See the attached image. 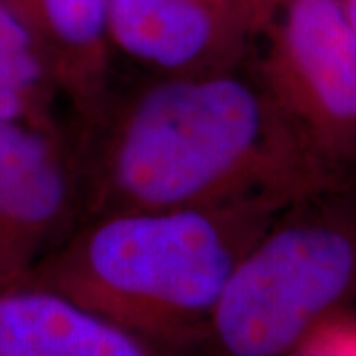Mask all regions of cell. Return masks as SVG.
I'll return each mask as SVG.
<instances>
[{"label": "cell", "instance_id": "30bf717a", "mask_svg": "<svg viewBox=\"0 0 356 356\" xmlns=\"http://www.w3.org/2000/svg\"><path fill=\"white\" fill-rule=\"evenodd\" d=\"M299 356H356V331L344 327L343 317L325 327Z\"/></svg>", "mask_w": 356, "mask_h": 356}, {"label": "cell", "instance_id": "7a4b0ae2", "mask_svg": "<svg viewBox=\"0 0 356 356\" xmlns=\"http://www.w3.org/2000/svg\"><path fill=\"white\" fill-rule=\"evenodd\" d=\"M283 210L245 202L83 216L24 283L62 293L154 343L198 355L234 267Z\"/></svg>", "mask_w": 356, "mask_h": 356}, {"label": "cell", "instance_id": "7c38bea8", "mask_svg": "<svg viewBox=\"0 0 356 356\" xmlns=\"http://www.w3.org/2000/svg\"><path fill=\"white\" fill-rule=\"evenodd\" d=\"M339 2H341L344 18H346V22H348V26H350V30H353V34H355L356 38V0H339Z\"/></svg>", "mask_w": 356, "mask_h": 356}, {"label": "cell", "instance_id": "9c48e42d", "mask_svg": "<svg viewBox=\"0 0 356 356\" xmlns=\"http://www.w3.org/2000/svg\"><path fill=\"white\" fill-rule=\"evenodd\" d=\"M0 121L67 133L79 123L48 51L8 0H0Z\"/></svg>", "mask_w": 356, "mask_h": 356}, {"label": "cell", "instance_id": "52a82bcc", "mask_svg": "<svg viewBox=\"0 0 356 356\" xmlns=\"http://www.w3.org/2000/svg\"><path fill=\"white\" fill-rule=\"evenodd\" d=\"M0 356H198L168 348L36 283L0 289Z\"/></svg>", "mask_w": 356, "mask_h": 356}, {"label": "cell", "instance_id": "8992f818", "mask_svg": "<svg viewBox=\"0 0 356 356\" xmlns=\"http://www.w3.org/2000/svg\"><path fill=\"white\" fill-rule=\"evenodd\" d=\"M261 34L250 0H111L109 40L140 76H180L248 62Z\"/></svg>", "mask_w": 356, "mask_h": 356}, {"label": "cell", "instance_id": "3957f363", "mask_svg": "<svg viewBox=\"0 0 356 356\" xmlns=\"http://www.w3.org/2000/svg\"><path fill=\"white\" fill-rule=\"evenodd\" d=\"M355 186L273 218L234 267L198 356H299L356 299Z\"/></svg>", "mask_w": 356, "mask_h": 356}, {"label": "cell", "instance_id": "5b68a950", "mask_svg": "<svg viewBox=\"0 0 356 356\" xmlns=\"http://www.w3.org/2000/svg\"><path fill=\"white\" fill-rule=\"evenodd\" d=\"M81 218L76 137L0 121V289L30 280Z\"/></svg>", "mask_w": 356, "mask_h": 356}, {"label": "cell", "instance_id": "ba28073f", "mask_svg": "<svg viewBox=\"0 0 356 356\" xmlns=\"http://www.w3.org/2000/svg\"><path fill=\"white\" fill-rule=\"evenodd\" d=\"M36 34L65 89L79 131L113 89L111 0H8Z\"/></svg>", "mask_w": 356, "mask_h": 356}, {"label": "cell", "instance_id": "6da1fadb", "mask_svg": "<svg viewBox=\"0 0 356 356\" xmlns=\"http://www.w3.org/2000/svg\"><path fill=\"white\" fill-rule=\"evenodd\" d=\"M83 216L269 202L293 206L341 182L266 88L240 65L113 86L77 135Z\"/></svg>", "mask_w": 356, "mask_h": 356}, {"label": "cell", "instance_id": "277c9868", "mask_svg": "<svg viewBox=\"0 0 356 356\" xmlns=\"http://www.w3.org/2000/svg\"><path fill=\"white\" fill-rule=\"evenodd\" d=\"M254 64L301 139L337 182L356 184V38L339 0H283Z\"/></svg>", "mask_w": 356, "mask_h": 356}, {"label": "cell", "instance_id": "8fae6325", "mask_svg": "<svg viewBox=\"0 0 356 356\" xmlns=\"http://www.w3.org/2000/svg\"><path fill=\"white\" fill-rule=\"evenodd\" d=\"M281 2H283V0H250V4H252V8H254L255 18H257L261 30L266 28V24L269 22V18H271V14L275 13V8L280 6Z\"/></svg>", "mask_w": 356, "mask_h": 356}]
</instances>
